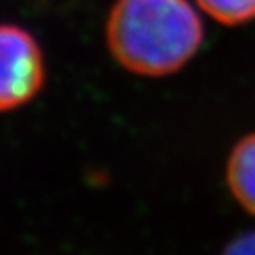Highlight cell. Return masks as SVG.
<instances>
[{"label":"cell","instance_id":"6da1fadb","mask_svg":"<svg viewBox=\"0 0 255 255\" xmlns=\"http://www.w3.org/2000/svg\"><path fill=\"white\" fill-rule=\"evenodd\" d=\"M202 39V21L188 0H117L107 21L112 55L143 76L179 71Z\"/></svg>","mask_w":255,"mask_h":255},{"label":"cell","instance_id":"7a4b0ae2","mask_svg":"<svg viewBox=\"0 0 255 255\" xmlns=\"http://www.w3.org/2000/svg\"><path fill=\"white\" fill-rule=\"evenodd\" d=\"M44 80L43 55L36 39L14 25H0V112L30 101Z\"/></svg>","mask_w":255,"mask_h":255},{"label":"cell","instance_id":"3957f363","mask_svg":"<svg viewBox=\"0 0 255 255\" xmlns=\"http://www.w3.org/2000/svg\"><path fill=\"white\" fill-rule=\"evenodd\" d=\"M231 193L250 215H255V133L241 138L227 161Z\"/></svg>","mask_w":255,"mask_h":255},{"label":"cell","instance_id":"277c9868","mask_svg":"<svg viewBox=\"0 0 255 255\" xmlns=\"http://www.w3.org/2000/svg\"><path fill=\"white\" fill-rule=\"evenodd\" d=\"M197 4L223 25H241L255 20V0H197Z\"/></svg>","mask_w":255,"mask_h":255},{"label":"cell","instance_id":"5b68a950","mask_svg":"<svg viewBox=\"0 0 255 255\" xmlns=\"http://www.w3.org/2000/svg\"><path fill=\"white\" fill-rule=\"evenodd\" d=\"M222 255H255V232H247L234 238Z\"/></svg>","mask_w":255,"mask_h":255}]
</instances>
